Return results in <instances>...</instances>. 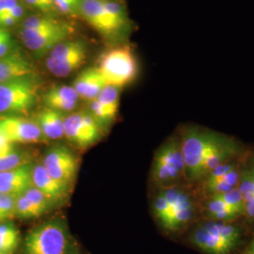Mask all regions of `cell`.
<instances>
[{"instance_id": "19", "label": "cell", "mask_w": 254, "mask_h": 254, "mask_svg": "<svg viewBox=\"0 0 254 254\" xmlns=\"http://www.w3.org/2000/svg\"><path fill=\"white\" fill-rule=\"evenodd\" d=\"M65 118L66 116L64 113L44 108L33 119L47 140H58L64 136Z\"/></svg>"}, {"instance_id": "29", "label": "cell", "mask_w": 254, "mask_h": 254, "mask_svg": "<svg viewBox=\"0 0 254 254\" xmlns=\"http://www.w3.org/2000/svg\"><path fill=\"white\" fill-rule=\"evenodd\" d=\"M88 110L93 116V118L95 119L96 122L99 124L102 130H105V128L109 127V125L115 120L109 115V112L97 99H94L90 102V107Z\"/></svg>"}, {"instance_id": "10", "label": "cell", "mask_w": 254, "mask_h": 254, "mask_svg": "<svg viewBox=\"0 0 254 254\" xmlns=\"http://www.w3.org/2000/svg\"><path fill=\"white\" fill-rule=\"evenodd\" d=\"M43 165L57 181L71 188L79 170V158L68 146L50 147L44 156Z\"/></svg>"}, {"instance_id": "31", "label": "cell", "mask_w": 254, "mask_h": 254, "mask_svg": "<svg viewBox=\"0 0 254 254\" xmlns=\"http://www.w3.org/2000/svg\"><path fill=\"white\" fill-rule=\"evenodd\" d=\"M59 12L71 17H81V0H54Z\"/></svg>"}, {"instance_id": "15", "label": "cell", "mask_w": 254, "mask_h": 254, "mask_svg": "<svg viewBox=\"0 0 254 254\" xmlns=\"http://www.w3.org/2000/svg\"><path fill=\"white\" fill-rule=\"evenodd\" d=\"M31 178L32 186L42 191L54 205L67 198L71 189L53 178L47 173L43 163L33 164Z\"/></svg>"}, {"instance_id": "17", "label": "cell", "mask_w": 254, "mask_h": 254, "mask_svg": "<svg viewBox=\"0 0 254 254\" xmlns=\"http://www.w3.org/2000/svg\"><path fill=\"white\" fill-rule=\"evenodd\" d=\"M106 86V80L97 67H91L82 71L73 84V88L79 98L89 102L96 99Z\"/></svg>"}, {"instance_id": "39", "label": "cell", "mask_w": 254, "mask_h": 254, "mask_svg": "<svg viewBox=\"0 0 254 254\" xmlns=\"http://www.w3.org/2000/svg\"><path fill=\"white\" fill-rule=\"evenodd\" d=\"M101 2H108V1H114V0H99Z\"/></svg>"}, {"instance_id": "28", "label": "cell", "mask_w": 254, "mask_h": 254, "mask_svg": "<svg viewBox=\"0 0 254 254\" xmlns=\"http://www.w3.org/2000/svg\"><path fill=\"white\" fill-rule=\"evenodd\" d=\"M24 195L33 205H35L37 208L40 209L44 213V215L54 205V203L49 200L42 191L39 190L34 186H31L24 193Z\"/></svg>"}, {"instance_id": "20", "label": "cell", "mask_w": 254, "mask_h": 254, "mask_svg": "<svg viewBox=\"0 0 254 254\" xmlns=\"http://www.w3.org/2000/svg\"><path fill=\"white\" fill-rule=\"evenodd\" d=\"M248 153L242 166L238 190L240 191L244 201V222L250 226H254V179L248 162Z\"/></svg>"}, {"instance_id": "26", "label": "cell", "mask_w": 254, "mask_h": 254, "mask_svg": "<svg viewBox=\"0 0 254 254\" xmlns=\"http://www.w3.org/2000/svg\"><path fill=\"white\" fill-rule=\"evenodd\" d=\"M31 163L29 154L14 151L11 154L0 156V173L16 169L25 164Z\"/></svg>"}, {"instance_id": "1", "label": "cell", "mask_w": 254, "mask_h": 254, "mask_svg": "<svg viewBox=\"0 0 254 254\" xmlns=\"http://www.w3.org/2000/svg\"><path fill=\"white\" fill-rule=\"evenodd\" d=\"M190 185L197 186L221 164L245 154L236 137L198 126H186L179 134Z\"/></svg>"}, {"instance_id": "27", "label": "cell", "mask_w": 254, "mask_h": 254, "mask_svg": "<svg viewBox=\"0 0 254 254\" xmlns=\"http://www.w3.org/2000/svg\"><path fill=\"white\" fill-rule=\"evenodd\" d=\"M64 21L57 18V17H52L48 16L45 14L41 15H33L27 17L24 22H23V27L22 28H28V29H44V28H49V27H54L61 25Z\"/></svg>"}, {"instance_id": "23", "label": "cell", "mask_w": 254, "mask_h": 254, "mask_svg": "<svg viewBox=\"0 0 254 254\" xmlns=\"http://www.w3.org/2000/svg\"><path fill=\"white\" fill-rule=\"evenodd\" d=\"M20 233L16 226L9 222L0 223V252L3 254H13L19 245Z\"/></svg>"}, {"instance_id": "6", "label": "cell", "mask_w": 254, "mask_h": 254, "mask_svg": "<svg viewBox=\"0 0 254 254\" xmlns=\"http://www.w3.org/2000/svg\"><path fill=\"white\" fill-rule=\"evenodd\" d=\"M72 240L65 221L52 218L33 228L26 236V254H70Z\"/></svg>"}, {"instance_id": "4", "label": "cell", "mask_w": 254, "mask_h": 254, "mask_svg": "<svg viewBox=\"0 0 254 254\" xmlns=\"http://www.w3.org/2000/svg\"><path fill=\"white\" fill-rule=\"evenodd\" d=\"M151 182L156 190L189 184L179 136H173L160 146L151 169Z\"/></svg>"}, {"instance_id": "2", "label": "cell", "mask_w": 254, "mask_h": 254, "mask_svg": "<svg viewBox=\"0 0 254 254\" xmlns=\"http://www.w3.org/2000/svg\"><path fill=\"white\" fill-rule=\"evenodd\" d=\"M152 208L164 230L177 233L201 219V197L196 186L190 184L157 190Z\"/></svg>"}, {"instance_id": "9", "label": "cell", "mask_w": 254, "mask_h": 254, "mask_svg": "<svg viewBox=\"0 0 254 254\" xmlns=\"http://www.w3.org/2000/svg\"><path fill=\"white\" fill-rule=\"evenodd\" d=\"M245 207L238 187L218 195L201 199V219L232 222L243 219Z\"/></svg>"}, {"instance_id": "14", "label": "cell", "mask_w": 254, "mask_h": 254, "mask_svg": "<svg viewBox=\"0 0 254 254\" xmlns=\"http://www.w3.org/2000/svg\"><path fill=\"white\" fill-rule=\"evenodd\" d=\"M32 163L0 173V193L18 197L32 186Z\"/></svg>"}, {"instance_id": "16", "label": "cell", "mask_w": 254, "mask_h": 254, "mask_svg": "<svg viewBox=\"0 0 254 254\" xmlns=\"http://www.w3.org/2000/svg\"><path fill=\"white\" fill-rule=\"evenodd\" d=\"M35 73V68L26 56L12 51L0 58V83L17 79Z\"/></svg>"}, {"instance_id": "38", "label": "cell", "mask_w": 254, "mask_h": 254, "mask_svg": "<svg viewBox=\"0 0 254 254\" xmlns=\"http://www.w3.org/2000/svg\"><path fill=\"white\" fill-rule=\"evenodd\" d=\"M249 248H251V249H254V239L253 240V242H252V244L250 245V247Z\"/></svg>"}, {"instance_id": "35", "label": "cell", "mask_w": 254, "mask_h": 254, "mask_svg": "<svg viewBox=\"0 0 254 254\" xmlns=\"http://www.w3.org/2000/svg\"><path fill=\"white\" fill-rule=\"evenodd\" d=\"M17 4L18 0H0V13L15 7Z\"/></svg>"}, {"instance_id": "18", "label": "cell", "mask_w": 254, "mask_h": 254, "mask_svg": "<svg viewBox=\"0 0 254 254\" xmlns=\"http://www.w3.org/2000/svg\"><path fill=\"white\" fill-rule=\"evenodd\" d=\"M79 96L73 87L66 85L52 86L43 95L46 108L62 113L72 112L76 108Z\"/></svg>"}, {"instance_id": "34", "label": "cell", "mask_w": 254, "mask_h": 254, "mask_svg": "<svg viewBox=\"0 0 254 254\" xmlns=\"http://www.w3.org/2000/svg\"><path fill=\"white\" fill-rule=\"evenodd\" d=\"M14 151H15L14 144L11 143L6 136L0 133V156L11 154Z\"/></svg>"}, {"instance_id": "36", "label": "cell", "mask_w": 254, "mask_h": 254, "mask_svg": "<svg viewBox=\"0 0 254 254\" xmlns=\"http://www.w3.org/2000/svg\"><path fill=\"white\" fill-rule=\"evenodd\" d=\"M248 162H249L250 168L252 170L254 179V152H249L248 153Z\"/></svg>"}, {"instance_id": "11", "label": "cell", "mask_w": 254, "mask_h": 254, "mask_svg": "<svg viewBox=\"0 0 254 254\" xmlns=\"http://www.w3.org/2000/svg\"><path fill=\"white\" fill-rule=\"evenodd\" d=\"M81 17L100 35L108 39L125 34L130 26L114 17L99 0H81Z\"/></svg>"}, {"instance_id": "5", "label": "cell", "mask_w": 254, "mask_h": 254, "mask_svg": "<svg viewBox=\"0 0 254 254\" xmlns=\"http://www.w3.org/2000/svg\"><path fill=\"white\" fill-rule=\"evenodd\" d=\"M40 81L35 73L0 83V116H23L39 102Z\"/></svg>"}, {"instance_id": "3", "label": "cell", "mask_w": 254, "mask_h": 254, "mask_svg": "<svg viewBox=\"0 0 254 254\" xmlns=\"http://www.w3.org/2000/svg\"><path fill=\"white\" fill-rule=\"evenodd\" d=\"M190 236L191 244L204 254H232L242 241L244 224L240 220L224 222L202 219Z\"/></svg>"}, {"instance_id": "21", "label": "cell", "mask_w": 254, "mask_h": 254, "mask_svg": "<svg viewBox=\"0 0 254 254\" xmlns=\"http://www.w3.org/2000/svg\"><path fill=\"white\" fill-rule=\"evenodd\" d=\"M87 56L88 49L61 59H52L48 57L46 59V68L55 76L65 77L80 69L87 61Z\"/></svg>"}, {"instance_id": "8", "label": "cell", "mask_w": 254, "mask_h": 254, "mask_svg": "<svg viewBox=\"0 0 254 254\" xmlns=\"http://www.w3.org/2000/svg\"><path fill=\"white\" fill-rule=\"evenodd\" d=\"M247 153L219 165L204 176L196 186L201 199L225 193L238 187Z\"/></svg>"}, {"instance_id": "40", "label": "cell", "mask_w": 254, "mask_h": 254, "mask_svg": "<svg viewBox=\"0 0 254 254\" xmlns=\"http://www.w3.org/2000/svg\"><path fill=\"white\" fill-rule=\"evenodd\" d=\"M0 254H2V253H1V252H0Z\"/></svg>"}, {"instance_id": "37", "label": "cell", "mask_w": 254, "mask_h": 254, "mask_svg": "<svg viewBox=\"0 0 254 254\" xmlns=\"http://www.w3.org/2000/svg\"><path fill=\"white\" fill-rule=\"evenodd\" d=\"M243 254H254V249L249 248Z\"/></svg>"}, {"instance_id": "13", "label": "cell", "mask_w": 254, "mask_h": 254, "mask_svg": "<svg viewBox=\"0 0 254 254\" xmlns=\"http://www.w3.org/2000/svg\"><path fill=\"white\" fill-rule=\"evenodd\" d=\"M0 133L13 144L46 142L34 119L23 116H0Z\"/></svg>"}, {"instance_id": "22", "label": "cell", "mask_w": 254, "mask_h": 254, "mask_svg": "<svg viewBox=\"0 0 254 254\" xmlns=\"http://www.w3.org/2000/svg\"><path fill=\"white\" fill-rule=\"evenodd\" d=\"M64 136L71 144L80 150H85L94 144L83 126L80 111L66 116L64 122Z\"/></svg>"}, {"instance_id": "32", "label": "cell", "mask_w": 254, "mask_h": 254, "mask_svg": "<svg viewBox=\"0 0 254 254\" xmlns=\"http://www.w3.org/2000/svg\"><path fill=\"white\" fill-rule=\"evenodd\" d=\"M13 47L14 42L9 31H7L5 28L0 27V58H3L6 55L14 51Z\"/></svg>"}, {"instance_id": "12", "label": "cell", "mask_w": 254, "mask_h": 254, "mask_svg": "<svg viewBox=\"0 0 254 254\" xmlns=\"http://www.w3.org/2000/svg\"><path fill=\"white\" fill-rule=\"evenodd\" d=\"M73 31V27L64 22L57 27L44 29L22 28L20 38L30 51H33L39 57H43L49 53L57 45L68 40Z\"/></svg>"}, {"instance_id": "24", "label": "cell", "mask_w": 254, "mask_h": 254, "mask_svg": "<svg viewBox=\"0 0 254 254\" xmlns=\"http://www.w3.org/2000/svg\"><path fill=\"white\" fill-rule=\"evenodd\" d=\"M120 93L121 89L112 85H107L96 98L113 119L116 118L118 113Z\"/></svg>"}, {"instance_id": "7", "label": "cell", "mask_w": 254, "mask_h": 254, "mask_svg": "<svg viewBox=\"0 0 254 254\" xmlns=\"http://www.w3.org/2000/svg\"><path fill=\"white\" fill-rule=\"evenodd\" d=\"M107 85L123 89L136 80L139 64L136 53L130 46L113 47L101 55L96 66Z\"/></svg>"}, {"instance_id": "30", "label": "cell", "mask_w": 254, "mask_h": 254, "mask_svg": "<svg viewBox=\"0 0 254 254\" xmlns=\"http://www.w3.org/2000/svg\"><path fill=\"white\" fill-rule=\"evenodd\" d=\"M15 198L0 193V223L15 218Z\"/></svg>"}, {"instance_id": "25", "label": "cell", "mask_w": 254, "mask_h": 254, "mask_svg": "<svg viewBox=\"0 0 254 254\" xmlns=\"http://www.w3.org/2000/svg\"><path fill=\"white\" fill-rule=\"evenodd\" d=\"M15 218L21 219H33L39 218L44 215V213L33 205L29 200H27L26 196L23 194L15 198Z\"/></svg>"}, {"instance_id": "33", "label": "cell", "mask_w": 254, "mask_h": 254, "mask_svg": "<svg viewBox=\"0 0 254 254\" xmlns=\"http://www.w3.org/2000/svg\"><path fill=\"white\" fill-rule=\"evenodd\" d=\"M24 1L27 3V5L39 10L43 14L56 17V13L48 8V6L44 2V0H24Z\"/></svg>"}]
</instances>
